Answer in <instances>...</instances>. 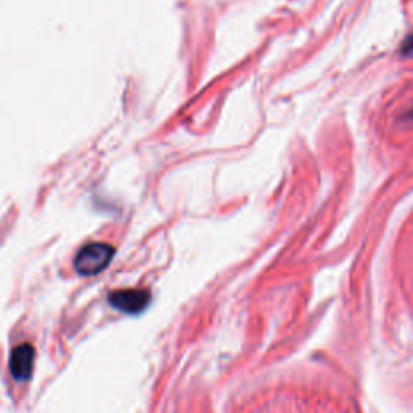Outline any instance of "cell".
Returning <instances> with one entry per match:
<instances>
[{"label": "cell", "instance_id": "obj_2", "mask_svg": "<svg viewBox=\"0 0 413 413\" xmlns=\"http://www.w3.org/2000/svg\"><path fill=\"white\" fill-rule=\"evenodd\" d=\"M108 302L113 309L128 315H137L151 304V292L146 289H123L110 292Z\"/></svg>", "mask_w": 413, "mask_h": 413}, {"label": "cell", "instance_id": "obj_1", "mask_svg": "<svg viewBox=\"0 0 413 413\" xmlns=\"http://www.w3.org/2000/svg\"><path fill=\"white\" fill-rule=\"evenodd\" d=\"M115 249L108 244L93 242L84 246L75 258V270L81 276H95L110 265Z\"/></svg>", "mask_w": 413, "mask_h": 413}, {"label": "cell", "instance_id": "obj_3", "mask_svg": "<svg viewBox=\"0 0 413 413\" xmlns=\"http://www.w3.org/2000/svg\"><path fill=\"white\" fill-rule=\"evenodd\" d=\"M35 347L31 344H21L13 349L10 355V373L17 381H28L35 368Z\"/></svg>", "mask_w": 413, "mask_h": 413}]
</instances>
